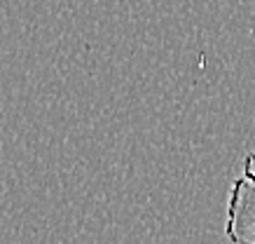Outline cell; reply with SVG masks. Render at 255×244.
<instances>
[{"instance_id": "6da1fadb", "label": "cell", "mask_w": 255, "mask_h": 244, "mask_svg": "<svg viewBox=\"0 0 255 244\" xmlns=\"http://www.w3.org/2000/svg\"><path fill=\"white\" fill-rule=\"evenodd\" d=\"M225 235L232 244H255V183L246 176L237 179L230 188Z\"/></svg>"}]
</instances>
